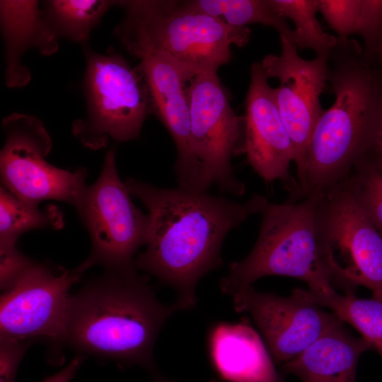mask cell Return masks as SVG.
Returning <instances> with one entry per match:
<instances>
[{"mask_svg": "<svg viewBox=\"0 0 382 382\" xmlns=\"http://www.w3.org/2000/svg\"><path fill=\"white\" fill-rule=\"evenodd\" d=\"M126 185L148 211L146 249L134 260L137 269L175 290L180 311L194 308L199 280L224 265L227 234L268 204L255 195L244 202L179 187L161 188L136 179Z\"/></svg>", "mask_w": 382, "mask_h": 382, "instance_id": "1", "label": "cell"}, {"mask_svg": "<svg viewBox=\"0 0 382 382\" xmlns=\"http://www.w3.org/2000/svg\"><path fill=\"white\" fill-rule=\"evenodd\" d=\"M327 80L335 100L310 138L296 200L343 180L371 151L382 120V69L366 59L357 41L337 37Z\"/></svg>", "mask_w": 382, "mask_h": 382, "instance_id": "2", "label": "cell"}, {"mask_svg": "<svg viewBox=\"0 0 382 382\" xmlns=\"http://www.w3.org/2000/svg\"><path fill=\"white\" fill-rule=\"evenodd\" d=\"M180 311L162 303L137 268L108 271L70 296L64 343L81 352L147 370L153 382H176L162 376L154 347L166 320Z\"/></svg>", "mask_w": 382, "mask_h": 382, "instance_id": "3", "label": "cell"}, {"mask_svg": "<svg viewBox=\"0 0 382 382\" xmlns=\"http://www.w3.org/2000/svg\"><path fill=\"white\" fill-rule=\"evenodd\" d=\"M125 15L114 30L126 49L162 51L196 74L217 71L231 59V46H245L248 27H234L192 8L187 1L122 0Z\"/></svg>", "mask_w": 382, "mask_h": 382, "instance_id": "4", "label": "cell"}, {"mask_svg": "<svg viewBox=\"0 0 382 382\" xmlns=\"http://www.w3.org/2000/svg\"><path fill=\"white\" fill-rule=\"evenodd\" d=\"M321 192L283 204L270 203L261 212L257 241L242 260L233 262L220 280L221 292L233 296L267 276H285L305 282L308 289H335L322 260L317 228Z\"/></svg>", "mask_w": 382, "mask_h": 382, "instance_id": "5", "label": "cell"}, {"mask_svg": "<svg viewBox=\"0 0 382 382\" xmlns=\"http://www.w3.org/2000/svg\"><path fill=\"white\" fill-rule=\"evenodd\" d=\"M83 48L86 115L73 123V134L83 146L94 150L106 146L110 140L122 142L137 139L151 112L139 66L132 67L112 50L98 53L86 44Z\"/></svg>", "mask_w": 382, "mask_h": 382, "instance_id": "6", "label": "cell"}, {"mask_svg": "<svg viewBox=\"0 0 382 382\" xmlns=\"http://www.w3.org/2000/svg\"><path fill=\"white\" fill-rule=\"evenodd\" d=\"M317 228L322 260L333 287L350 294L362 286L382 302V235L343 180L321 192Z\"/></svg>", "mask_w": 382, "mask_h": 382, "instance_id": "7", "label": "cell"}, {"mask_svg": "<svg viewBox=\"0 0 382 382\" xmlns=\"http://www.w3.org/2000/svg\"><path fill=\"white\" fill-rule=\"evenodd\" d=\"M131 196L119 176L112 146L105 154L98 178L86 186L76 207L91 241V253L78 271L82 273L96 265L108 271L137 268L134 257L145 245L148 216Z\"/></svg>", "mask_w": 382, "mask_h": 382, "instance_id": "8", "label": "cell"}, {"mask_svg": "<svg viewBox=\"0 0 382 382\" xmlns=\"http://www.w3.org/2000/svg\"><path fill=\"white\" fill-rule=\"evenodd\" d=\"M2 127L1 186L31 204L59 200L76 207L87 186V172L83 168L74 172L61 169L45 160L52 141L42 122L15 112L3 119Z\"/></svg>", "mask_w": 382, "mask_h": 382, "instance_id": "9", "label": "cell"}, {"mask_svg": "<svg viewBox=\"0 0 382 382\" xmlns=\"http://www.w3.org/2000/svg\"><path fill=\"white\" fill-rule=\"evenodd\" d=\"M193 154L202 167L205 191L212 185L235 196L245 192L235 175L231 159L241 154L244 117L236 115L217 71L199 73L188 83Z\"/></svg>", "mask_w": 382, "mask_h": 382, "instance_id": "10", "label": "cell"}, {"mask_svg": "<svg viewBox=\"0 0 382 382\" xmlns=\"http://www.w3.org/2000/svg\"><path fill=\"white\" fill-rule=\"evenodd\" d=\"M82 273L35 260L2 291L0 337L64 343L69 289Z\"/></svg>", "mask_w": 382, "mask_h": 382, "instance_id": "11", "label": "cell"}, {"mask_svg": "<svg viewBox=\"0 0 382 382\" xmlns=\"http://www.w3.org/2000/svg\"><path fill=\"white\" fill-rule=\"evenodd\" d=\"M125 50L139 59L151 112L165 126L175 145L174 170L178 187L205 192L202 167L192 149L187 96L188 83L197 74L162 51L144 46H132Z\"/></svg>", "mask_w": 382, "mask_h": 382, "instance_id": "12", "label": "cell"}, {"mask_svg": "<svg viewBox=\"0 0 382 382\" xmlns=\"http://www.w3.org/2000/svg\"><path fill=\"white\" fill-rule=\"evenodd\" d=\"M281 52L267 54L260 62L269 78L277 79L273 88L282 121L291 139L298 179L301 176L310 138L323 110L320 97L328 82V56L304 59L298 54L291 35H279Z\"/></svg>", "mask_w": 382, "mask_h": 382, "instance_id": "13", "label": "cell"}, {"mask_svg": "<svg viewBox=\"0 0 382 382\" xmlns=\"http://www.w3.org/2000/svg\"><path fill=\"white\" fill-rule=\"evenodd\" d=\"M239 313L250 316L260 329L274 364L280 367L317 340L340 318L306 299L294 289L281 296L252 286L233 296Z\"/></svg>", "mask_w": 382, "mask_h": 382, "instance_id": "14", "label": "cell"}, {"mask_svg": "<svg viewBox=\"0 0 382 382\" xmlns=\"http://www.w3.org/2000/svg\"><path fill=\"white\" fill-rule=\"evenodd\" d=\"M260 62L250 67V82L245 102L243 137L241 154L265 181L279 180L293 200L298 182L289 173L294 161V146L277 108L273 88Z\"/></svg>", "mask_w": 382, "mask_h": 382, "instance_id": "15", "label": "cell"}, {"mask_svg": "<svg viewBox=\"0 0 382 382\" xmlns=\"http://www.w3.org/2000/svg\"><path fill=\"white\" fill-rule=\"evenodd\" d=\"M209 348L213 366L223 381L283 382V374L277 371L267 347L248 318L214 325Z\"/></svg>", "mask_w": 382, "mask_h": 382, "instance_id": "16", "label": "cell"}, {"mask_svg": "<svg viewBox=\"0 0 382 382\" xmlns=\"http://www.w3.org/2000/svg\"><path fill=\"white\" fill-rule=\"evenodd\" d=\"M0 24L6 85L8 88L23 87L31 79L29 69L22 63L24 54L36 48L43 55L52 54L58 49L59 40L44 23L37 1L1 0Z\"/></svg>", "mask_w": 382, "mask_h": 382, "instance_id": "17", "label": "cell"}, {"mask_svg": "<svg viewBox=\"0 0 382 382\" xmlns=\"http://www.w3.org/2000/svg\"><path fill=\"white\" fill-rule=\"evenodd\" d=\"M340 319L296 357L280 367L301 382H355L361 355L371 350L362 337H355Z\"/></svg>", "mask_w": 382, "mask_h": 382, "instance_id": "18", "label": "cell"}, {"mask_svg": "<svg viewBox=\"0 0 382 382\" xmlns=\"http://www.w3.org/2000/svg\"><path fill=\"white\" fill-rule=\"evenodd\" d=\"M306 299L332 311L342 321L354 328L371 347L382 357V302L362 299L354 293H328L296 289Z\"/></svg>", "mask_w": 382, "mask_h": 382, "instance_id": "19", "label": "cell"}, {"mask_svg": "<svg viewBox=\"0 0 382 382\" xmlns=\"http://www.w3.org/2000/svg\"><path fill=\"white\" fill-rule=\"evenodd\" d=\"M115 4L118 5V1H45L42 16L46 26L57 40L63 37L85 45L92 30Z\"/></svg>", "mask_w": 382, "mask_h": 382, "instance_id": "20", "label": "cell"}, {"mask_svg": "<svg viewBox=\"0 0 382 382\" xmlns=\"http://www.w3.org/2000/svg\"><path fill=\"white\" fill-rule=\"evenodd\" d=\"M64 226L63 214L55 205L43 209L39 205L25 202L0 188V247L16 246L25 232L45 228L60 229Z\"/></svg>", "mask_w": 382, "mask_h": 382, "instance_id": "21", "label": "cell"}, {"mask_svg": "<svg viewBox=\"0 0 382 382\" xmlns=\"http://www.w3.org/2000/svg\"><path fill=\"white\" fill-rule=\"evenodd\" d=\"M189 5L209 16L221 18L234 27L260 23L276 30L279 35H291L286 18L274 8L270 0H193Z\"/></svg>", "mask_w": 382, "mask_h": 382, "instance_id": "22", "label": "cell"}, {"mask_svg": "<svg viewBox=\"0 0 382 382\" xmlns=\"http://www.w3.org/2000/svg\"><path fill=\"white\" fill-rule=\"evenodd\" d=\"M276 11L290 19L295 28L291 38L297 49H311L316 56H328L337 43V37L325 33L316 18L318 0H270Z\"/></svg>", "mask_w": 382, "mask_h": 382, "instance_id": "23", "label": "cell"}, {"mask_svg": "<svg viewBox=\"0 0 382 382\" xmlns=\"http://www.w3.org/2000/svg\"><path fill=\"white\" fill-rule=\"evenodd\" d=\"M364 214L382 235V164L365 156L343 180Z\"/></svg>", "mask_w": 382, "mask_h": 382, "instance_id": "24", "label": "cell"}, {"mask_svg": "<svg viewBox=\"0 0 382 382\" xmlns=\"http://www.w3.org/2000/svg\"><path fill=\"white\" fill-rule=\"evenodd\" d=\"M319 12L338 37L357 34L361 0H318Z\"/></svg>", "mask_w": 382, "mask_h": 382, "instance_id": "25", "label": "cell"}, {"mask_svg": "<svg viewBox=\"0 0 382 382\" xmlns=\"http://www.w3.org/2000/svg\"><path fill=\"white\" fill-rule=\"evenodd\" d=\"M357 34L364 40L363 52L369 60L382 40V0H361Z\"/></svg>", "mask_w": 382, "mask_h": 382, "instance_id": "26", "label": "cell"}, {"mask_svg": "<svg viewBox=\"0 0 382 382\" xmlns=\"http://www.w3.org/2000/svg\"><path fill=\"white\" fill-rule=\"evenodd\" d=\"M31 344L0 337V382H15L18 366Z\"/></svg>", "mask_w": 382, "mask_h": 382, "instance_id": "27", "label": "cell"}, {"mask_svg": "<svg viewBox=\"0 0 382 382\" xmlns=\"http://www.w3.org/2000/svg\"><path fill=\"white\" fill-rule=\"evenodd\" d=\"M33 260L21 253L16 246L0 247V287L8 289Z\"/></svg>", "mask_w": 382, "mask_h": 382, "instance_id": "28", "label": "cell"}, {"mask_svg": "<svg viewBox=\"0 0 382 382\" xmlns=\"http://www.w3.org/2000/svg\"><path fill=\"white\" fill-rule=\"evenodd\" d=\"M83 361L82 356L74 358L65 368L42 382H71Z\"/></svg>", "mask_w": 382, "mask_h": 382, "instance_id": "29", "label": "cell"}, {"mask_svg": "<svg viewBox=\"0 0 382 382\" xmlns=\"http://www.w3.org/2000/svg\"><path fill=\"white\" fill-rule=\"evenodd\" d=\"M366 156H368L376 162L382 164V120L372 148Z\"/></svg>", "mask_w": 382, "mask_h": 382, "instance_id": "30", "label": "cell"}, {"mask_svg": "<svg viewBox=\"0 0 382 382\" xmlns=\"http://www.w3.org/2000/svg\"><path fill=\"white\" fill-rule=\"evenodd\" d=\"M368 61L375 66L382 69V40Z\"/></svg>", "mask_w": 382, "mask_h": 382, "instance_id": "31", "label": "cell"}]
</instances>
